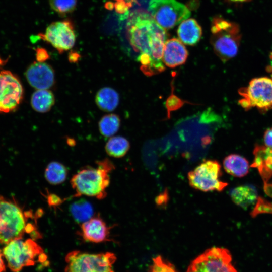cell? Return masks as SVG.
Segmentation results:
<instances>
[{
    "instance_id": "20",
    "label": "cell",
    "mask_w": 272,
    "mask_h": 272,
    "mask_svg": "<svg viewBox=\"0 0 272 272\" xmlns=\"http://www.w3.org/2000/svg\"><path fill=\"white\" fill-rule=\"evenodd\" d=\"M95 100L100 109L105 112H111L117 107L119 97L116 90L106 87L100 89L97 92Z\"/></svg>"
},
{
    "instance_id": "12",
    "label": "cell",
    "mask_w": 272,
    "mask_h": 272,
    "mask_svg": "<svg viewBox=\"0 0 272 272\" xmlns=\"http://www.w3.org/2000/svg\"><path fill=\"white\" fill-rule=\"evenodd\" d=\"M23 97V88L19 79L9 71H0V113L15 110Z\"/></svg>"
},
{
    "instance_id": "6",
    "label": "cell",
    "mask_w": 272,
    "mask_h": 272,
    "mask_svg": "<svg viewBox=\"0 0 272 272\" xmlns=\"http://www.w3.org/2000/svg\"><path fill=\"white\" fill-rule=\"evenodd\" d=\"M115 255L110 252L89 253L78 250L68 253L65 258V272H114Z\"/></svg>"
},
{
    "instance_id": "40",
    "label": "cell",
    "mask_w": 272,
    "mask_h": 272,
    "mask_svg": "<svg viewBox=\"0 0 272 272\" xmlns=\"http://www.w3.org/2000/svg\"><path fill=\"white\" fill-rule=\"evenodd\" d=\"M116 1H127V0H116Z\"/></svg>"
},
{
    "instance_id": "26",
    "label": "cell",
    "mask_w": 272,
    "mask_h": 272,
    "mask_svg": "<svg viewBox=\"0 0 272 272\" xmlns=\"http://www.w3.org/2000/svg\"><path fill=\"white\" fill-rule=\"evenodd\" d=\"M49 2L51 9L61 16L73 12L77 4V0H49Z\"/></svg>"
},
{
    "instance_id": "35",
    "label": "cell",
    "mask_w": 272,
    "mask_h": 272,
    "mask_svg": "<svg viewBox=\"0 0 272 272\" xmlns=\"http://www.w3.org/2000/svg\"><path fill=\"white\" fill-rule=\"evenodd\" d=\"M3 254L0 250V272H3L5 270V265L3 259Z\"/></svg>"
},
{
    "instance_id": "33",
    "label": "cell",
    "mask_w": 272,
    "mask_h": 272,
    "mask_svg": "<svg viewBox=\"0 0 272 272\" xmlns=\"http://www.w3.org/2000/svg\"><path fill=\"white\" fill-rule=\"evenodd\" d=\"M264 190L265 193L272 198V184L264 182Z\"/></svg>"
},
{
    "instance_id": "28",
    "label": "cell",
    "mask_w": 272,
    "mask_h": 272,
    "mask_svg": "<svg viewBox=\"0 0 272 272\" xmlns=\"http://www.w3.org/2000/svg\"><path fill=\"white\" fill-rule=\"evenodd\" d=\"M151 272H176L171 264L164 261L160 256L153 259Z\"/></svg>"
},
{
    "instance_id": "9",
    "label": "cell",
    "mask_w": 272,
    "mask_h": 272,
    "mask_svg": "<svg viewBox=\"0 0 272 272\" xmlns=\"http://www.w3.org/2000/svg\"><path fill=\"white\" fill-rule=\"evenodd\" d=\"M148 9L157 23L166 29L173 28L191 15L188 8L176 0H150Z\"/></svg>"
},
{
    "instance_id": "25",
    "label": "cell",
    "mask_w": 272,
    "mask_h": 272,
    "mask_svg": "<svg viewBox=\"0 0 272 272\" xmlns=\"http://www.w3.org/2000/svg\"><path fill=\"white\" fill-rule=\"evenodd\" d=\"M120 123V117L117 114H106L98 122L99 130L104 137H111L118 131Z\"/></svg>"
},
{
    "instance_id": "29",
    "label": "cell",
    "mask_w": 272,
    "mask_h": 272,
    "mask_svg": "<svg viewBox=\"0 0 272 272\" xmlns=\"http://www.w3.org/2000/svg\"><path fill=\"white\" fill-rule=\"evenodd\" d=\"M133 0L117 1L114 3V9L116 12L120 14H126L128 9L131 7Z\"/></svg>"
},
{
    "instance_id": "30",
    "label": "cell",
    "mask_w": 272,
    "mask_h": 272,
    "mask_svg": "<svg viewBox=\"0 0 272 272\" xmlns=\"http://www.w3.org/2000/svg\"><path fill=\"white\" fill-rule=\"evenodd\" d=\"M49 57L48 53L44 48L38 47L36 49V58L38 62H43Z\"/></svg>"
},
{
    "instance_id": "38",
    "label": "cell",
    "mask_w": 272,
    "mask_h": 272,
    "mask_svg": "<svg viewBox=\"0 0 272 272\" xmlns=\"http://www.w3.org/2000/svg\"><path fill=\"white\" fill-rule=\"evenodd\" d=\"M6 62V60H3L2 58H0V66H2L3 64H5Z\"/></svg>"
},
{
    "instance_id": "15",
    "label": "cell",
    "mask_w": 272,
    "mask_h": 272,
    "mask_svg": "<svg viewBox=\"0 0 272 272\" xmlns=\"http://www.w3.org/2000/svg\"><path fill=\"white\" fill-rule=\"evenodd\" d=\"M188 51L182 42L176 38L166 41L163 53V62L169 67L184 64L188 57Z\"/></svg>"
},
{
    "instance_id": "19",
    "label": "cell",
    "mask_w": 272,
    "mask_h": 272,
    "mask_svg": "<svg viewBox=\"0 0 272 272\" xmlns=\"http://www.w3.org/2000/svg\"><path fill=\"white\" fill-rule=\"evenodd\" d=\"M232 201L237 205L247 208L257 199V192L253 186L242 185L233 189L230 193Z\"/></svg>"
},
{
    "instance_id": "27",
    "label": "cell",
    "mask_w": 272,
    "mask_h": 272,
    "mask_svg": "<svg viewBox=\"0 0 272 272\" xmlns=\"http://www.w3.org/2000/svg\"><path fill=\"white\" fill-rule=\"evenodd\" d=\"M272 214V202H270L261 197H258L257 199L256 205L250 213L252 218L256 217L261 214Z\"/></svg>"
},
{
    "instance_id": "10",
    "label": "cell",
    "mask_w": 272,
    "mask_h": 272,
    "mask_svg": "<svg viewBox=\"0 0 272 272\" xmlns=\"http://www.w3.org/2000/svg\"><path fill=\"white\" fill-rule=\"evenodd\" d=\"M186 272H237L232 263L229 251L214 247L194 259Z\"/></svg>"
},
{
    "instance_id": "36",
    "label": "cell",
    "mask_w": 272,
    "mask_h": 272,
    "mask_svg": "<svg viewBox=\"0 0 272 272\" xmlns=\"http://www.w3.org/2000/svg\"><path fill=\"white\" fill-rule=\"evenodd\" d=\"M105 7L108 10H112L114 8V3L111 2H107L105 5Z\"/></svg>"
},
{
    "instance_id": "37",
    "label": "cell",
    "mask_w": 272,
    "mask_h": 272,
    "mask_svg": "<svg viewBox=\"0 0 272 272\" xmlns=\"http://www.w3.org/2000/svg\"><path fill=\"white\" fill-rule=\"evenodd\" d=\"M232 2H248L250 0H230Z\"/></svg>"
},
{
    "instance_id": "5",
    "label": "cell",
    "mask_w": 272,
    "mask_h": 272,
    "mask_svg": "<svg viewBox=\"0 0 272 272\" xmlns=\"http://www.w3.org/2000/svg\"><path fill=\"white\" fill-rule=\"evenodd\" d=\"M3 254L9 268L13 272H19L24 267L34 265L37 262H45L47 259L43 249L32 238L10 241L3 248Z\"/></svg>"
},
{
    "instance_id": "39",
    "label": "cell",
    "mask_w": 272,
    "mask_h": 272,
    "mask_svg": "<svg viewBox=\"0 0 272 272\" xmlns=\"http://www.w3.org/2000/svg\"><path fill=\"white\" fill-rule=\"evenodd\" d=\"M270 58L271 60L272 61V53H271V54L270 55ZM271 70L272 71V69H271ZM271 76H272V74H271Z\"/></svg>"
},
{
    "instance_id": "22",
    "label": "cell",
    "mask_w": 272,
    "mask_h": 272,
    "mask_svg": "<svg viewBox=\"0 0 272 272\" xmlns=\"http://www.w3.org/2000/svg\"><path fill=\"white\" fill-rule=\"evenodd\" d=\"M69 210L75 221L81 224L93 216L94 212L91 204L84 199L72 203Z\"/></svg>"
},
{
    "instance_id": "14",
    "label": "cell",
    "mask_w": 272,
    "mask_h": 272,
    "mask_svg": "<svg viewBox=\"0 0 272 272\" xmlns=\"http://www.w3.org/2000/svg\"><path fill=\"white\" fill-rule=\"evenodd\" d=\"M110 228L98 215L81 224L79 233L84 240L99 243L110 241Z\"/></svg>"
},
{
    "instance_id": "21",
    "label": "cell",
    "mask_w": 272,
    "mask_h": 272,
    "mask_svg": "<svg viewBox=\"0 0 272 272\" xmlns=\"http://www.w3.org/2000/svg\"><path fill=\"white\" fill-rule=\"evenodd\" d=\"M55 103L53 93L48 89L35 91L31 98V105L33 109L39 113L49 111Z\"/></svg>"
},
{
    "instance_id": "1",
    "label": "cell",
    "mask_w": 272,
    "mask_h": 272,
    "mask_svg": "<svg viewBox=\"0 0 272 272\" xmlns=\"http://www.w3.org/2000/svg\"><path fill=\"white\" fill-rule=\"evenodd\" d=\"M129 41L139 52L141 70L147 76L163 72L164 45L168 37L165 29L158 25L149 13L138 11L132 12L127 22Z\"/></svg>"
},
{
    "instance_id": "24",
    "label": "cell",
    "mask_w": 272,
    "mask_h": 272,
    "mask_svg": "<svg viewBox=\"0 0 272 272\" xmlns=\"http://www.w3.org/2000/svg\"><path fill=\"white\" fill-rule=\"evenodd\" d=\"M130 148L128 141L121 136L110 138L105 146L106 153L114 158H121L125 156Z\"/></svg>"
},
{
    "instance_id": "18",
    "label": "cell",
    "mask_w": 272,
    "mask_h": 272,
    "mask_svg": "<svg viewBox=\"0 0 272 272\" xmlns=\"http://www.w3.org/2000/svg\"><path fill=\"white\" fill-rule=\"evenodd\" d=\"M223 166L227 173L235 177L246 175L249 169L248 161L237 154H231L225 158Z\"/></svg>"
},
{
    "instance_id": "7",
    "label": "cell",
    "mask_w": 272,
    "mask_h": 272,
    "mask_svg": "<svg viewBox=\"0 0 272 272\" xmlns=\"http://www.w3.org/2000/svg\"><path fill=\"white\" fill-rule=\"evenodd\" d=\"M240 105L245 109L256 107L263 111L272 108V79L261 77L252 79L246 87L241 88Z\"/></svg>"
},
{
    "instance_id": "13",
    "label": "cell",
    "mask_w": 272,
    "mask_h": 272,
    "mask_svg": "<svg viewBox=\"0 0 272 272\" xmlns=\"http://www.w3.org/2000/svg\"><path fill=\"white\" fill-rule=\"evenodd\" d=\"M26 78L29 84L39 89H48L55 83V73L53 69L45 62H34L27 68Z\"/></svg>"
},
{
    "instance_id": "16",
    "label": "cell",
    "mask_w": 272,
    "mask_h": 272,
    "mask_svg": "<svg viewBox=\"0 0 272 272\" xmlns=\"http://www.w3.org/2000/svg\"><path fill=\"white\" fill-rule=\"evenodd\" d=\"M253 154L254 159L251 167L256 168L263 182H267L272 177V149L256 145Z\"/></svg>"
},
{
    "instance_id": "4",
    "label": "cell",
    "mask_w": 272,
    "mask_h": 272,
    "mask_svg": "<svg viewBox=\"0 0 272 272\" xmlns=\"http://www.w3.org/2000/svg\"><path fill=\"white\" fill-rule=\"evenodd\" d=\"M211 43L216 54L225 62L237 53L241 34L236 23L221 17H215L212 21Z\"/></svg>"
},
{
    "instance_id": "8",
    "label": "cell",
    "mask_w": 272,
    "mask_h": 272,
    "mask_svg": "<svg viewBox=\"0 0 272 272\" xmlns=\"http://www.w3.org/2000/svg\"><path fill=\"white\" fill-rule=\"evenodd\" d=\"M221 175L219 163L208 160L188 172V180L190 185L195 189L204 192L221 191L228 185L227 182L219 179Z\"/></svg>"
},
{
    "instance_id": "32",
    "label": "cell",
    "mask_w": 272,
    "mask_h": 272,
    "mask_svg": "<svg viewBox=\"0 0 272 272\" xmlns=\"http://www.w3.org/2000/svg\"><path fill=\"white\" fill-rule=\"evenodd\" d=\"M49 205L55 206L62 203V200L60 198L55 194H50L48 197Z\"/></svg>"
},
{
    "instance_id": "34",
    "label": "cell",
    "mask_w": 272,
    "mask_h": 272,
    "mask_svg": "<svg viewBox=\"0 0 272 272\" xmlns=\"http://www.w3.org/2000/svg\"><path fill=\"white\" fill-rule=\"evenodd\" d=\"M79 56V54L77 53H71L69 54V60L71 62H75L78 60Z\"/></svg>"
},
{
    "instance_id": "17",
    "label": "cell",
    "mask_w": 272,
    "mask_h": 272,
    "mask_svg": "<svg viewBox=\"0 0 272 272\" xmlns=\"http://www.w3.org/2000/svg\"><path fill=\"white\" fill-rule=\"evenodd\" d=\"M177 34L182 42L188 45L196 44L200 39L202 30L194 19L182 21L177 29Z\"/></svg>"
},
{
    "instance_id": "3",
    "label": "cell",
    "mask_w": 272,
    "mask_h": 272,
    "mask_svg": "<svg viewBox=\"0 0 272 272\" xmlns=\"http://www.w3.org/2000/svg\"><path fill=\"white\" fill-rule=\"evenodd\" d=\"M95 167L87 166L78 171L71 180L76 197L87 196L103 199L107 196L110 173L115 169L108 159L98 161Z\"/></svg>"
},
{
    "instance_id": "31",
    "label": "cell",
    "mask_w": 272,
    "mask_h": 272,
    "mask_svg": "<svg viewBox=\"0 0 272 272\" xmlns=\"http://www.w3.org/2000/svg\"><path fill=\"white\" fill-rule=\"evenodd\" d=\"M264 141L266 147L272 149V128L267 129L265 132Z\"/></svg>"
},
{
    "instance_id": "2",
    "label": "cell",
    "mask_w": 272,
    "mask_h": 272,
    "mask_svg": "<svg viewBox=\"0 0 272 272\" xmlns=\"http://www.w3.org/2000/svg\"><path fill=\"white\" fill-rule=\"evenodd\" d=\"M31 216L30 212H24L15 199L0 195V243L22 239L25 233L34 240L41 238L35 226L27 222Z\"/></svg>"
},
{
    "instance_id": "23",
    "label": "cell",
    "mask_w": 272,
    "mask_h": 272,
    "mask_svg": "<svg viewBox=\"0 0 272 272\" xmlns=\"http://www.w3.org/2000/svg\"><path fill=\"white\" fill-rule=\"evenodd\" d=\"M67 174L66 167L56 161L50 162L44 171L46 181L52 185H58L63 182L66 179Z\"/></svg>"
},
{
    "instance_id": "11",
    "label": "cell",
    "mask_w": 272,
    "mask_h": 272,
    "mask_svg": "<svg viewBox=\"0 0 272 272\" xmlns=\"http://www.w3.org/2000/svg\"><path fill=\"white\" fill-rule=\"evenodd\" d=\"M38 37L50 43L60 53L71 49L76 38L74 24L70 20L52 23L45 33H39Z\"/></svg>"
}]
</instances>
